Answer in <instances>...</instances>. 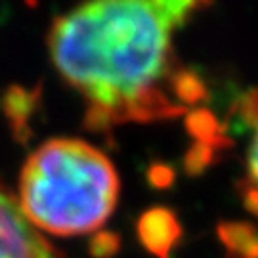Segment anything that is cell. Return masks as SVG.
<instances>
[{"label":"cell","instance_id":"cell-3","mask_svg":"<svg viewBox=\"0 0 258 258\" xmlns=\"http://www.w3.org/2000/svg\"><path fill=\"white\" fill-rule=\"evenodd\" d=\"M0 258H67L27 220L14 195L0 182Z\"/></svg>","mask_w":258,"mask_h":258},{"label":"cell","instance_id":"cell-13","mask_svg":"<svg viewBox=\"0 0 258 258\" xmlns=\"http://www.w3.org/2000/svg\"><path fill=\"white\" fill-rule=\"evenodd\" d=\"M249 172H250V180L258 185V134L249 153Z\"/></svg>","mask_w":258,"mask_h":258},{"label":"cell","instance_id":"cell-11","mask_svg":"<svg viewBox=\"0 0 258 258\" xmlns=\"http://www.w3.org/2000/svg\"><path fill=\"white\" fill-rule=\"evenodd\" d=\"M148 180L149 184L157 187V189H166L174 184L176 180V172L174 168L166 163H153V165L148 168Z\"/></svg>","mask_w":258,"mask_h":258},{"label":"cell","instance_id":"cell-8","mask_svg":"<svg viewBox=\"0 0 258 258\" xmlns=\"http://www.w3.org/2000/svg\"><path fill=\"white\" fill-rule=\"evenodd\" d=\"M220 153L222 151H218V149L212 148V146L195 142L194 146L185 151L184 159H182L185 174H189V176L203 174L207 168H211V166L218 161Z\"/></svg>","mask_w":258,"mask_h":258},{"label":"cell","instance_id":"cell-1","mask_svg":"<svg viewBox=\"0 0 258 258\" xmlns=\"http://www.w3.org/2000/svg\"><path fill=\"white\" fill-rule=\"evenodd\" d=\"M203 6L187 0H107L54 19L48 52L65 83L86 102V128L109 130L184 113L168 92L180 69L172 35Z\"/></svg>","mask_w":258,"mask_h":258},{"label":"cell","instance_id":"cell-4","mask_svg":"<svg viewBox=\"0 0 258 258\" xmlns=\"http://www.w3.org/2000/svg\"><path fill=\"white\" fill-rule=\"evenodd\" d=\"M138 237L151 254L157 258H168L170 250L182 237V226L170 209L153 207L140 216Z\"/></svg>","mask_w":258,"mask_h":258},{"label":"cell","instance_id":"cell-6","mask_svg":"<svg viewBox=\"0 0 258 258\" xmlns=\"http://www.w3.org/2000/svg\"><path fill=\"white\" fill-rule=\"evenodd\" d=\"M168 90L174 94L182 107H197L209 98V88L205 81L189 69H178L168 83Z\"/></svg>","mask_w":258,"mask_h":258},{"label":"cell","instance_id":"cell-5","mask_svg":"<svg viewBox=\"0 0 258 258\" xmlns=\"http://www.w3.org/2000/svg\"><path fill=\"white\" fill-rule=\"evenodd\" d=\"M185 130L194 136L195 142L212 146L218 151H226L233 144L216 115L205 107H197L185 117Z\"/></svg>","mask_w":258,"mask_h":258},{"label":"cell","instance_id":"cell-7","mask_svg":"<svg viewBox=\"0 0 258 258\" xmlns=\"http://www.w3.org/2000/svg\"><path fill=\"white\" fill-rule=\"evenodd\" d=\"M218 237L228 250V258H239L258 241V226L250 222H220Z\"/></svg>","mask_w":258,"mask_h":258},{"label":"cell","instance_id":"cell-9","mask_svg":"<svg viewBox=\"0 0 258 258\" xmlns=\"http://www.w3.org/2000/svg\"><path fill=\"white\" fill-rule=\"evenodd\" d=\"M239 120L245 128H252L258 132V88H250L241 94L237 103L233 105Z\"/></svg>","mask_w":258,"mask_h":258},{"label":"cell","instance_id":"cell-10","mask_svg":"<svg viewBox=\"0 0 258 258\" xmlns=\"http://www.w3.org/2000/svg\"><path fill=\"white\" fill-rule=\"evenodd\" d=\"M120 249V237L113 231H98L90 241V254L94 258H113Z\"/></svg>","mask_w":258,"mask_h":258},{"label":"cell","instance_id":"cell-2","mask_svg":"<svg viewBox=\"0 0 258 258\" xmlns=\"http://www.w3.org/2000/svg\"><path fill=\"white\" fill-rule=\"evenodd\" d=\"M119 189V174L100 149L52 138L23 163L18 201L40 233L69 237L100 230L117 207Z\"/></svg>","mask_w":258,"mask_h":258},{"label":"cell","instance_id":"cell-12","mask_svg":"<svg viewBox=\"0 0 258 258\" xmlns=\"http://www.w3.org/2000/svg\"><path fill=\"white\" fill-rule=\"evenodd\" d=\"M239 189H241V199H243V207L250 214L258 216V185L252 180H247V182H241Z\"/></svg>","mask_w":258,"mask_h":258},{"label":"cell","instance_id":"cell-14","mask_svg":"<svg viewBox=\"0 0 258 258\" xmlns=\"http://www.w3.org/2000/svg\"><path fill=\"white\" fill-rule=\"evenodd\" d=\"M239 258H258V241L250 247L249 250H247V252H243Z\"/></svg>","mask_w":258,"mask_h":258}]
</instances>
